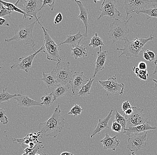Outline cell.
Masks as SVG:
<instances>
[{
	"label": "cell",
	"instance_id": "6da1fadb",
	"mask_svg": "<svg viewBox=\"0 0 157 155\" xmlns=\"http://www.w3.org/2000/svg\"><path fill=\"white\" fill-rule=\"evenodd\" d=\"M64 126L65 119L61 115L60 107L59 103L52 116L45 122L39 124V137L43 138L50 136L56 138L61 132Z\"/></svg>",
	"mask_w": 157,
	"mask_h": 155
},
{
	"label": "cell",
	"instance_id": "7a4b0ae2",
	"mask_svg": "<svg viewBox=\"0 0 157 155\" xmlns=\"http://www.w3.org/2000/svg\"><path fill=\"white\" fill-rule=\"evenodd\" d=\"M156 36L153 35V30L152 29L151 34L148 39L136 38L132 41H129L128 38L124 40V46L123 48H117L114 52L117 51H122V52L119 57L124 55L127 58V60L130 57H139V54L140 52H142V50L144 48L146 43L150 41H152L155 37Z\"/></svg>",
	"mask_w": 157,
	"mask_h": 155
},
{
	"label": "cell",
	"instance_id": "3957f363",
	"mask_svg": "<svg viewBox=\"0 0 157 155\" xmlns=\"http://www.w3.org/2000/svg\"><path fill=\"white\" fill-rule=\"evenodd\" d=\"M37 21H35L34 22L28 25H19L17 29H14V36L10 39H5V42L9 43L13 40L21 42V45H28L32 47L34 52H36L34 49L36 44L34 43L32 34L34 25Z\"/></svg>",
	"mask_w": 157,
	"mask_h": 155
},
{
	"label": "cell",
	"instance_id": "277c9868",
	"mask_svg": "<svg viewBox=\"0 0 157 155\" xmlns=\"http://www.w3.org/2000/svg\"><path fill=\"white\" fill-rule=\"evenodd\" d=\"M132 16L130 17L127 20L121 21L118 18L109 25V30L105 35H108L109 38L112 40L113 44L119 40H125L129 32L128 27V21Z\"/></svg>",
	"mask_w": 157,
	"mask_h": 155
},
{
	"label": "cell",
	"instance_id": "5b68a950",
	"mask_svg": "<svg viewBox=\"0 0 157 155\" xmlns=\"http://www.w3.org/2000/svg\"><path fill=\"white\" fill-rule=\"evenodd\" d=\"M44 32V40L43 50L41 53L44 52L47 55V59L49 60L54 61L57 62L61 61L59 56V52L62 50L58 45L51 38L48 33V30L45 28L42 24H40Z\"/></svg>",
	"mask_w": 157,
	"mask_h": 155
},
{
	"label": "cell",
	"instance_id": "8992f818",
	"mask_svg": "<svg viewBox=\"0 0 157 155\" xmlns=\"http://www.w3.org/2000/svg\"><path fill=\"white\" fill-rule=\"evenodd\" d=\"M43 4L42 0H18L14 5L26 14L35 17L38 23L40 24L39 18L41 17H37V14L40 11Z\"/></svg>",
	"mask_w": 157,
	"mask_h": 155
},
{
	"label": "cell",
	"instance_id": "52a82bcc",
	"mask_svg": "<svg viewBox=\"0 0 157 155\" xmlns=\"http://www.w3.org/2000/svg\"><path fill=\"white\" fill-rule=\"evenodd\" d=\"M124 8L126 12V20L129 14L137 11L146 9L147 6L155 7L157 6V0H125Z\"/></svg>",
	"mask_w": 157,
	"mask_h": 155
},
{
	"label": "cell",
	"instance_id": "ba28073f",
	"mask_svg": "<svg viewBox=\"0 0 157 155\" xmlns=\"http://www.w3.org/2000/svg\"><path fill=\"white\" fill-rule=\"evenodd\" d=\"M69 62L60 61L57 63L53 70L56 74V82L59 84L67 85L72 79V70L70 68Z\"/></svg>",
	"mask_w": 157,
	"mask_h": 155
},
{
	"label": "cell",
	"instance_id": "9c48e42d",
	"mask_svg": "<svg viewBox=\"0 0 157 155\" xmlns=\"http://www.w3.org/2000/svg\"><path fill=\"white\" fill-rule=\"evenodd\" d=\"M117 74L110 76L108 80H99V83L106 91L107 96L115 95L119 93L120 95L123 94L125 85L123 83H119L116 78Z\"/></svg>",
	"mask_w": 157,
	"mask_h": 155
},
{
	"label": "cell",
	"instance_id": "30bf717a",
	"mask_svg": "<svg viewBox=\"0 0 157 155\" xmlns=\"http://www.w3.org/2000/svg\"><path fill=\"white\" fill-rule=\"evenodd\" d=\"M132 110L133 112L131 115H123L127 120V128L150 123V120L148 121L145 114L143 113V109L136 107H133Z\"/></svg>",
	"mask_w": 157,
	"mask_h": 155
},
{
	"label": "cell",
	"instance_id": "8fae6325",
	"mask_svg": "<svg viewBox=\"0 0 157 155\" xmlns=\"http://www.w3.org/2000/svg\"><path fill=\"white\" fill-rule=\"evenodd\" d=\"M101 14L98 18L99 20L104 16H107L110 18L116 19L121 15V13L117 10V6L115 0H104L100 9Z\"/></svg>",
	"mask_w": 157,
	"mask_h": 155
},
{
	"label": "cell",
	"instance_id": "7c38bea8",
	"mask_svg": "<svg viewBox=\"0 0 157 155\" xmlns=\"http://www.w3.org/2000/svg\"><path fill=\"white\" fill-rule=\"evenodd\" d=\"M147 135V131H145L134 135L132 137H129L126 148L132 152H137L144 149L146 145Z\"/></svg>",
	"mask_w": 157,
	"mask_h": 155
},
{
	"label": "cell",
	"instance_id": "4fadbf2b",
	"mask_svg": "<svg viewBox=\"0 0 157 155\" xmlns=\"http://www.w3.org/2000/svg\"><path fill=\"white\" fill-rule=\"evenodd\" d=\"M42 50H43V47H42L39 50L34 52V53L30 55L19 58L18 59V60L19 61V63L15 64L11 66L10 68L11 69H17L18 70H23L27 73L31 69L32 63L35 56L37 54L41 53Z\"/></svg>",
	"mask_w": 157,
	"mask_h": 155
},
{
	"label": "cell",
	"instance_id": "5bb4252c",
	"mask_svg": "<svg viewBox=\"0 0 157 155\" xmlns=\"http://www.w3.org/2000/svg\"><path fill=\"white\" fill-rule=\"evenodd\" d=\"M89 79L83 74V72H75L72 79L70 82L73 95H75L76 91L81 90L83 85L89 81Z\"/></svg>",
	"mask_w": 157,
	"mask_h": 155
},
{
	"label": "cell",
	"instance_id": "9a60e30c",
	"mask_svg": "<svg viewBox=\"0 0 157 155\" xmlns=\"http://www.w3.org/2000/svg\"><path fill=\"white\" fill-rule=\"evenodd\" d=\"M108 57V52L102 51L101 46L100 47V50L97 52V60L95 62V68L93 77H95L97 73L105 68V64Z\"/></svg>",
	"mask_w": 157,
	"mask_h": 155
},
{
	"label": "cell",
	"instance_id": "2e32d148",
	"mask_svg": "<svg viewBox=\"0 0 157 155\" xmlns=\"http://www.w3.org/2000/svg\"><path fill=\"white\" fill-rule=\"evenodd\" d=\"M150 123H145L142 125L137 126L134 127H130L124 129L122 130L123 133L128 135L129 137L131 134H138L141 132L147 131L148 130L157 129V127H153L150 125Z\"/></svg>",
	"mask_w": 157,
	"mask_h": 155
},
{
	"label": "cell",
	"instance_id": "e0dca14e",
	"mask_svg": "<svg viewBox=\"0 0 157 155\" xmlns=\"http://www.w3.org/2000/svg\"><path fill=\"white\" fill-rule=\"evenodd\" d=\"M117 135L111 137L108 134L102 140H100V142L102 144L105 150H110L115 151L116 149L119 146L120 141L117 139Z\"/></svg>",
	"mask_w": 157,
	"mask_h": 155
},
{
	"label": "cell",
	"instance_id": "ac0fdd59",
	"mask_svg": "<svg viewBox=\"0 0 157 155\" xmlns=\"http://www.w3.org/2000/svg\"><path fill=\"white\" fill-rule=\"evenodd\" d=\"M13 99L16 100L17 105L21 107L29 108L33 106H43L41 103L32 99L28 96L21 95V94H20V96L15 97Z\"/></svg>",
	"mask_w": 157,
	"mask_h": 155
},
{
	"label": "cell",
	"instance_id": "d6986e66",
	"mask_svg": "<svg viewBox=\"0 0 157 155\" xmlns=\"http://www.w3.org/2000/svg\"><path fill=\"white\" fill-rule=\"evenodd\" d=\"M113 111V108H112L106 117L103 118V119H99L98 124L96 126L95 130L93 131L92 135L90 136V138H93V136L95 135L100 134L102 130L109 128L108 124H109L110 119L112 117Z\"/></svg>",
	"mask_w": 157,
	"mask_h": 155
},
{
	"label": "cell",
	"instance_id": "ffe728a7",
	"mask_svg": "<svg viewBox=\"0 0 157 155\" xmlns=\"http://www.w3.org/2000/svg\"><path fill=\"white\" fill-rule=\"evenodd\" d=\"M75 2L76 3L79 8L80 10V14L78 16V18L79 20L83 21V24L85 27V34L84 35L85 37L88 36V9L86 8L83 6V4L81 1H76L75 0Z\"/></svg>",
	"mask_w": 157,
	"mask_h": 155
},
{
	"label": "cell",
	"instance_id": "44dd1931",
	"mask_svg": "<svg viewBox=\"0 0 157 155\" xmlns=\"http://www.w3.org/2000/svg\"><path fill=\"white\" fill-rule=\"evenodd\" d=\"M48 86L49 90H52L58 84L56 82V74L53 70L50 73L43 72V78L40 79Z\"/></svg>",
	"mask_w": 157,
	"mask_h": 155
},
{
	"label": "cell",
	"instance_id": "7402d4cb",
	"mask_svg": "<svg viewBox=\"0 0 157 155\" xmlns=\"http://www.w3.org/2000/svg\"><path fill=\"white\" fill-rule=\"evenodd\" d=\"M83 35L81 33V31L79 30L77 33L74 35H70L67 36V39L62 43H60L59 46L64 44L72 45V47L76 46L79 45L80 42L83 38Z\"/></svg>",
	"mask_w": 157,
	"mask_h": 155
},
{
	"label": "cell",
	"instance_id": "603a6c76",
	"mask_svg": "<svg viewBox=\"0 0 157 155\" xmlns=\"http://www.w3.org/2000/svg\"><path fill=\"white\" fill-rule=\"evenodd\" d=\"M87 48L84 46V44L82 45H78L76 46H73L71 48V55L74 57L75 59L76 60L79 58H83L87 57L88 56Z\"/></svg>",
	"mask_w": 157,
	"mask_h": 155
},
{
	"label": "cell",
	"instance_id": "cb8c5ba5",
	"mask_svg": "<svg viewBox=\"0 0 157 155\" xmlns=\"http://www.w3.org/2000/svg\"><path fill=\"white\" fill-rule=\"evenodd\" d=\"M70 89V87L67 85H63L58 83L55 88L52 90V94L55 97V100L66 95Z\"/></svg>",
	"mask_w": 157,
	"mask_h": 155
},
{
	"label": "cell",
	"instance_id": "d4e9b609",
	"mask_svg": "<svg viewBox=\"0 0 157 155\" xmlns=\"http://www.w3.org/2000/svg\"><path fill=\"white\" fill-rule=\"evenodd\" d=\"M0 2H1V3L3 5L6 6L10 10H11L12 11L17 12L19 13H21V14H23V19L26 18L27 17H29V20H30L31 18L34 17H33L29 15H28V14H26L25 13L24 11L21 10L20 9H19V8L17 7L16 6H15V5L13 4L12 3L4 2V1H2V0L0 1Z\"/></svg>",
	"mask_w": 157,
	"mask_h": 155
},
{
	"label": "cell",
	"instance_id": "484cf974",
	"mask_svg": "<svg viewBox=\"0 0 157 155\" xmlns=\"http://www.w3.org/2000/svg\"><path fill=\"white\" fill-rule=\"evenodd\" d=\"M93 81L94 79L90 78L87 83L83 85L81 90H79L78 93V95L79 97H86L91 94L90 90L92 88Z\"/></svg>",
	"mask_w": 157,
	"mask_h": 155
},
{
	"label": "cell",
	"instance_id": "4316f807",
	"mask_svg": "<svg viewBox=\"0 0 157 155\" xmlns=\"http://www.w3.org/2000/svg\"><path fill=\"white\" fill-rule=\"evenodd\" d=\"M137 14H143L147 17V19L151 18H157V8H151L135 12Z\"/></svg>",
	"mask_w": 157,
	"mask_h": 155
},
{
	"label": "cell",
	"instance_id": "83f0119b",
	"mask_svg": "<svg viewBox=\"0 0 157 155\" xmlns=\"http://www.w3.org/2000/svg\"><path fill=\"white\" fill-rule=\"evenodd\" d=\"M41 99L42 101L41 103L42 104L47 107H51L55 101V97L52 93L51 94H45L44 96H42Z\"/></svg>",
	"mask_w": 157,
	"mask_h": 155
},
{
	"label": "cell",
	"instance_id": "f1b7e54d",
	"mask_svg": "<svg viewBox=\"0 0 157 155\" xmlns=\"http://www.w3.org/2000/svg\"><path fill=\"white\" fill-rule=\"evenodd\" d=\"M6 89L7 88L3 89L2 92L1 93V95H0V103L1 104H2L3 102H9L11 99H13L15 97L20 95V94L11 95L6 92Z\"/></svg>",
	"mask_w": 157,
	"mask_h": 155
},
{
	"label": "cell",
	"instance_id": "f546056e",
	"mask_svg": "<svg viewBox=\"0 0 157 155\" xmlns=\"http://www.w3.org/2000/svg\"><path fill=\"white\" fill-rule=\"evenodd\" d=\"M89 46H92L93 48H96L102 46H105L102 40L98 36L97 33L90 39V43L88 45Z\"/></svg>",
	"mask_w": 157,
	"mask_h": 155
},
{
	"label": "cell",
	"instance_id": "4dcf8cb0",
	"mask_svg": "<svg viewBox=\"0 0 157 155\" xmlns=\"http://www.w3.org/2000/svg\"><path fill=\"white\" fill-rule=\"evenodd\" d=\"M116 113L115 115V121L121 125L123 130L127 128V120L126 118L124 115H121L115 109Z\"/></svg>",
	"mask_w": 157,
	"mask_h": 155
},
{
	"label": "cell",
	"instance_id": "1f68e13d",
	"mask_svg": "<svg viewBox=\"0 0 157 155\" xmlns=\"http://www.w3.org/2000/svg\"><path fill=\"white\" fill-rule=\"evenodd\" d=\"M132 70L140 79L144 80H147L148 79L149 75L147 69L145 70H141L138 67H132Z\"/></svg>",
	"mask_w": 157,
	"mask_h": 155
},
{
	"label": "cell",
	"instance_id": "d6a6232c",
	"mask_svg": "<svg viewBox=\"0 0 157 155\" xmlns=\"http://www.w3.org/2000/svg\"><path fill=\"white\" fill-rule=\"evenodd\" d=\"M83 110L80 106L75 104L74 106L67 113V114L73 115L75 117L77 115H80Z\"/></svg>",
	"mask_w": 157,
	"mask_h": 155
},
{
	"label": "cell",
	"instance_id": "836d02e7",
	"mask_svg": "<svg viewBox=\"0 0 157 155\" xmlns=\"http://www.w3.org/2000/svg\"><path fill=\"white\" fill-rule=\"evenodd\" d=\"M13 11L10 10L8 8L0 3V17H4L6 16L11 15Z\"/></svg>",
	"mask_w": 157,
	"mask_h": 155
},
{
	"label": "cell",
	"instance_id": "e575fe53",
	"mask_svg": "<svg viewBox=\"0 0 157 155\" xmlns=\"http://www.w3.org/2000/svg\"><path fill=\"white\" fill-rule=\"evenodd\" d=\"M0 121L4 125L7 124L8 123V118L6 116V111L3 109L1 108L0 109Z\"/></svg>",
	"mask_w": 157,
	"mask_h": 155
},
{
	"label": "cell",
	"instance_id": "d590c367",
	"mask_svg": "<svg viewBox=\"0 0 157 155\" xmlns=\"http://www.w3.org/2000/svg\"><path fill=\"white\" fill-rule=\"evenodd\" d=\"M111 129L113 131L116 132H119V133L122 131L123 130L122 127L121 125L115 120L113 121Z\"/></svg>",
	"mask_w": 157,
	"mask_h": 155
},
{
	"label": "cell",
	"instance_id": "8d00e7d4",
	"mask_svg": "<svg viewBox=\"0 0 157 155\" xmlns=\"http://www.w3.org/2000/svg\"><path fill=\"white\" fill-rule=\"evenodd\" d=\"M55 2H56L55 0H44L43 1V5H42L41 9H40V10L46 5H48L50 7V8H51L52 10L53 11Z\"/></svg>",
	"mask_w": 157,
	"mask_h": 155
},
{
	"label": "cell",
	"instance_id": "74e56055",
	"mask_svg": "<svg viewBox=\"0 0 157 155\" xmlns=\"http://www.w3.org/2000/svg\"><path fill=\"white\" fill-rule=\"evenodd\" d=\"M41 144V143H39V144L35 145V147L33 149V151L28 153L27 155H35L39 149H44V146L42 144Z\"/></svg>",
	"mask_w": 157,
	"mask_h": 155
},
{
	"label": "cell",
	"instance_id": "f35d334b",
	"mask_svg": "<svg viewBox=\"0 0 157 155\" xmlns=\"http://www.w3.org/2000/svg\"><path fill=\"white\" fill-rule=\"evenodd\" d=\"M132 107L130 105V103L128 101H125L122 103V109L123 112H124L125 111L128 110L129 109L132 108Z\"/></svg>",
	"mask_w": 157,
	"mask_h": 155
},
{
	"label": "cell",
	"instance_id": "ab89813d",
	"mask_svg": "<svg viewBox=\"0 0 157 155\" xmlns=\"http://www.w3.org/2000/svg\"><path fill=\"white\" fill-rule=\"evenodd\" d=\"M63 19V17L62 14L61 13H59L55 17L54 21V23L55 24H59L60 22H61Z\"/></svg>",
	"mask_w": 157,
	"mask_h": 155
},
{
	"label": "cell",
	"instance_id": "60d3db41",
	"mask_svg": "<svg viewBox=\"0 0 157 155\" xmlns=\"http://www.w3.org/2000/svg\"><path fill=\"white\" fill-rule=\"evenodd\" d=\"M137 67L141 70H147V66L146 63L144 61L140 62L138 64Z\"/></svg>",
	"mask_w": 157,
	"mask_h": 155
},
{
	"label": "cell",
	"instance_id": "b9f144b4",
	"mask_svg": "<svg viewBox=\"0 0 157 155\" xmlns=\"http://www.w3.org/2000/svg\"><path fill=\"white\" fill-rule=\"evenodd\" d=\"M0 25H1L9 26L10 24L4 17H0Z\"/></svg>",
	"mask_w": 157,
	"mask_h": 155
},
{
	"label": "cell",
	"instance_id": "7bdbcfd3",
	"mask_svg": "<svg viewBox=\"0 0 157 155\" xmlns=\"http://www.w3.org/2000/svg\"><path fill=\"white\" fill-rule=\"evenodd\" d=\"M146 52L148 53V54L150 56L151 60V61L153 60H155V53L149 50H147V51H146Z\"/></svg>",
	"mask_w": 157,
	"mask_h": 155
},
{
	"label": "cell",
	"instance_id": "ee69618b",
	"mask_svg": "<svg viewBox=\"0 0 157 155\" xmlns=\"http://www.w3.org/2000/svg\"><path fill=\"white\" fill-rule=\"evenodd\" d=\"M143 53V58L145 59L146 60L149 61L151 62V57L148 54V53L146 51L144 52Z\"/></svg>",
	"mask_w": 157,
	"mask_h": 155
},
{
	"label": "cell",
	"instance_id": "f6af8a7d",
	"mask_svg": "<svg viewBox=\"0 0 157 155\" xmlns=\"http://www.w3.org/2000/svg\"><path fill=\"white\" fill-rule=\"evenodd\" d=\"M132 112H133V110H132V108L131 109H129L128 110L125 111L124 112H121V113H123L124 114V115H131V114L132 113Z\"/></svg>",
	"mask_w": 157,
	"mask_h": 155
},
{
	"label": "cell",
	"instance_id": "bcb514c9",
	"mask_svg": "<svg viewBox=\"0 0 157 155\" xmlns=\"http://www.w3.org/2000/svg\"><path fill=\"white\" fill-rule=\"evenodd\" d=\"M33 150V149H31V148H29V147H27L26 149H25L24 152L25 153L28 154L30 153V152H32Z\"/></svg>",
	"mask_w": 157,
	"mask_h": 155
},
{
	"label": "cell",
	"instance_id": "7dc6e473",
	"mask_svg": "<svg viewBox=\"0 0 157 155\" xmlns=\"http://www.w3.org/2000/svg\"><path fill=\"white\" fill-rule=\"evenodd\" d=\"M35 155H47L45 153H44V151H43V149H39L38 152H37V153Z\"/></svg>",
	"mask_w": 157,
	"mask_h": 155
},
{
	"label": "cell",
	"instance_id": "c3c4849f",
	"mask_svg": "<svg viewBox=\"0 0 157 155\" xmlns=\"http://www.w3.org/2000/svg\"><path fill=\"white\" fill-rule=\"evenodd\" d=\"M154 64H155V69L154 72L152 73L151 75H155V74L157 72V60L155 61Z\"/></svg>",
	"mask_w": 157,
	"mask_h": 155
},
{
	"label": "cell",
	"instance_id": "681fc988",
	"mask_svg": "<svg viewBox=\"0 0 157 155\" xmlns=\"http://www.w3.org/2000/svg\"><path fill=\"white\" fill-rule=\"evenodd\" d=\"M71 153H69V152H65L62 153L60 155H71Z\"/></svg>",
	"mask_w": 157,
	"mask_h": 155
},
{
	"label": "cell",
	"instance_id": "f907efd6",
	"mask_svg": "<svg viewBox=\"0 0 157 155\" xmlns=\"http://www.w3.org/2000/svg\"><path fill=\"white\" fill-rule=\"evenodd\" d=\"M152 80L154 81L155 83V84L156 87L157 86V80H155V79H152Z\"/></svg>",
	"mask_w": 157,
	"mask_h": 155
},
{
	"label": "cell",
	"instance_id": "816d5d0a",
	"mask_svg": "<svg viewBox=\"0 0 157 155\" xmlns=\"http://www.w3.org/2000/svg\"><path fill=\"white\" fill-rule=\"evenodd\" d=\"M131 155H137L136 154H135V153H134V152H132V154Z\"/></svg>",
	"mask_w": 157,
	"mask_h": 155
},
{
	"label": "cell",
	"instance_id": "f5cc1de1",
	"mask_svg": "<svg viewBox=\"0 0 157 155\" xmlns=\"http://www.w3.org/2000/svg\"><path fill=\"white\" fill-rule=\"evenodd\" d=\"M27 155V154L25 153H24V154H23L21 155Z\"/></svg>",
	"mask_w": 157,
	"mask_h": 155
},
{
	"label": "cell",
	"instance_id": "db71d44e",
	"mask_svg": "<svg viewBox=\"0 0 157 155\" xmlns=\"http://www.w3.org/2000/svg\"><path fill=\"white\" fill-rule=\"evenodd\" d=\"M71 155H74L72 153V154H71Z\"/></svg>",
	"mask_w": 157,
	"mask_h": 155
}]
</instances>
